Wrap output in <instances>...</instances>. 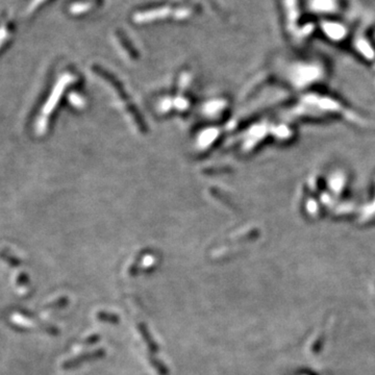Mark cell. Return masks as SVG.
Listing matches in <instances>:
<instances>
[]
</instances>
